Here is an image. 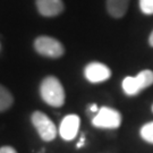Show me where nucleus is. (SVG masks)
Listing matches in <instances>:
<instances>
[{"instance_id": "obj_1", "label": "nucleus", "mask_w": 153, "mask_h": 153, "mask_svg": "<svg viewBox=\"0 0 153 153\" xmlns=\"http://www.w3.org/2000/svg\"><path fill=\"white\" fill-rule=\"evenodd\" d=\"M41 98L47 104L59 108L65 103V90L60 81L55 76L45 77L40 85Z\"/></svg>"}, {"instance_id": "obj_2", "label": "nucleus", "mask_w": 153, "mask_h": 153, "mask_svg": "<svg viewBox=\"0 0 153 153\" xmlns=\"http://www.w3.org/2000/svg\"><path fill=\"white\" fill-rule=\"evenodd\" d=\"M153 84V71H142L136 76H127L123 81V91L129 95H136L143 91L144 88L151 86Z\"/></svg>"}, {"instance_id": "obj_3", "label": "nucleus", "mask_w": 153, "mask_h": 153, "mask_svg": "<svg viewBox=\"0 0 153 153\" xmlns=\"http://www.w3.org/2000/svg\"><path fill=\"white\" fill-rule=\"evenodd\" d=\"M92 124L94 127L98 128L116 129L121 124V115L118 110L109 107H102L93 117Z\"/></svg>"}, {"instance_id": "obj_4", "label": "nucleus", "mask_w": 153, "mask_h": 153, "mask_svg": "<svg viewBox=\"0 0 153 153\" xmlns=\"http://www.w3.org/2000/svg\"><path fill=\"white\" fill-rule=\"evenodd\" d=\"M34 48L36 52L48 58H59L65 53L64 45L51 36H39L34 41Z\"/></svg>"}, {"instance_id": "obj_5", "label": "nucleus", "mask_w": 153, "mask_h": 153, "mask_svg": "<svg viewBox=\"0 0 153 153\" xmlns=\"http://www.w3.org/2000/svg\"><path fill=\"white\" fill-rule=\"evenodd\" d=\"M31 120L43 141L50 142L55 140L57 136V128L52 120L45 114L41 111H34L31 117Z\"/></svg>"}, {"instance_id": "obj_6", "label": "nucleus", "mask_w": 153, "mask_h": 153, "mask_svg": "<svg viewBox=\"0 0 153 153\" xmlns=\"http://www.w3.org/2000/svg\"><path fill=\"white\" fill-rule=\"evenodd\" d=\"M84 76L91 83H101L109 79L111 71L108 66L101 62H91L84 69Z\"/></svg>"}, {"instance_id": "obj_7", "label": "nucleus", "mask_w": 153, "mask_h": 153, "mask_svg": "<svg viewBox=\"0 0 153 153\" xmlns=\"http://www.w3.org/2000/svg\"><path fill=\"white\" fill-rule=\"evenodd\" d=\"M81 119L77 115H67L60 123L59 134L65 141H71L77 136Z\"/></svg>"}, {"instance_id": "obj_8", "label": "nucleus", "mask_w": 153, "mask_h": 153, "mask_svg": "<svg viewBox=\"0 0 153 153\" xmlns=\"http://www.w3.org/2000/svg\"><path fill=\"white\" fill-rule=\"evenodd\" d=\"M38 11L44 17L58 16L64 11L62 0H36Z\"/></svg>"}, {"instance_id": "obj_9", "label": "nucleus", "mask_w": 153, "mask_h": 153, "mask_svg": "<svg viewBox=\"0 0 153 153\" xmlns=\"http://www.w3.org/2000/svg\"><path fill=\"white\" fill-rule=\"evenodd\" d=\"M129 0H107V10L115 18H120L128 9Z\"/></svg>"}, {"instance_id": "obj_10", "label": "nucleus", "mask_w": 153, "mask_h": 153, "mask_svg": "<svg viewBox=\"0 0 153 153\" xmlns=\"http://www.w3.org/2000/svg\"><path fill=\"white\" fill-rule=\"evenodd\" d=\"M14 102L11 93L2 85H0V112L9 109Z\"/></svg>"}, {"instance_id": "obj_11", "label": "nucleus", "mask_w": 153, "mask_h": 153, "mask_svg": "<svg viewBox=\"0 0 153 153\" xmlns=\"http://www.w3.org/2000/svg\"><path fill=\"white\" fill-rule=\"evenodd\" d=\"M141 137L145 142L153 144V121H150L141 128Z\"/></svg>"}, {"instance_id": "obj_12", "label": "nucleus", "mask_w": 153, "mask_h": 153, "mask_svg": "<svg viewBox=\"0 0 153 153\" xmlns=\"http://www.w3.org/2000/svg\"><path fill=\"white\" fill-rule=\"evenodd\" d=\"M140 8L143 14L153 15V0H140Z\"/></svg>"}, {"instance_id": "obj_13", "label": "nucleus", "mask_w": 153, "mask_h": 153, "mask_svg": "<svg viewBox=\"0 0 153 153\" xmlns=\"http://www.w3.org/2000/svg\"><path fill=\"white\" fill-rule=\"evenodd\" d=\"M0 153H17V151L11 146H2L0 148Z\"/></svg>"}, {"instance_id": "obj_14", "label": "nucleus", "mask_w": 153, "mask_h": 153, "mask_svg": "<svg viewBox=\"0 0 153 153\" xmlns=\"http://www.w3.org/2000/svg\"><path fill=\"white\" fill-rule=\"evenodd\" d=\"M90 111H92V112H98L99 111V108H98V105L97 104H91L90 105Z\"/></svg>"}, {"instance_id": "obj_15", "label": "nucleus", "mask_w": 153, "mask_h": 153, "mask_svg": "<svg viewBox=\"0 0 153 153\" xmlns=\"http://www.w3.org/2000/svg\"><path fill=\"white\" fill-rule=\"evenodd\" d=\"M84 144H85V138H84V136H82L79 142L77 143V148H82V146H84Z\"/></svg>"}, {"instance_id": "obj_16", "label": "nucleus", "mask_w": 153, "mask_h": 153, "mask_svg": "<svg viewBox=\"0 0 153 153\" xmlns=\"http://www.w3.org/2000/svg\"><path fill=\"white\" fill-rule=\"evenodd\" d=\"M149 43H150V45H151V47H153V31H152V33L150 34V38H149Z\"/></svg>"}, {"instance_id": "obj_17", "label": "nucleus", "mask_w": 153, "mask_h": 153, "mask_svg": "<svg viewBox=\"0 0 153 153\" xmlns=\"http://www.w3.org/2000/svg\"><path fill=\"white\" fill-rule=\"evenodd\" d=\"M152 110H153V107H152Z\"/></svg>"}]
</instances>
